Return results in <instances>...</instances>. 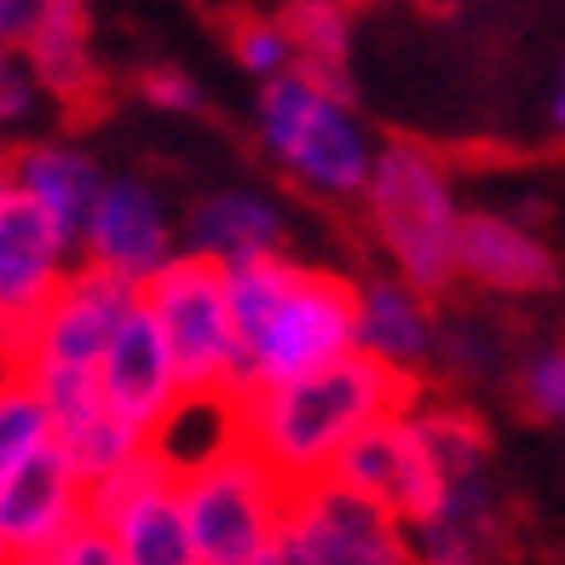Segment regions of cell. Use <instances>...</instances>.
<instances>
[{
    "label": "cell",
    "mask_w": 565,
    "mask_h": 565,
    "mask_svg": "<svg viewBox=\"0 0 565 565\" xmlns=\"http://www.w3.org/2000/svg\"><path fill=\"white\" fill-rule=\"evenodd\" d=\"M502 364V329L484 318H456L439 329V370L456 381H491Z\"/></svg>",
    "instance_id": "cell-24"
},
{
    "label": "cell",
    "mask_w": 565,
    "mask_h": 565,
    "mask_svg": "<svg viewBox=\"0 0 565 565\" xmlns=\"http://www.w3.org/2000/svg\"><path fill=\"white\" fill-rule=\"evenodd\" d=\"M87 520L116 543L121 565H202L185 508L173 497V461L157 445L87 484Z\"/></svg>",
    "instance_id": "cell-8"
},
{
    "label": "cell",
    "mask_w": 565,
    "mask_h": 565,
    "mask_svg": "<svg viewBox=\"0 0 565 565\" xmlns=\"http://www.w3.org/2000/svg\"><path fill=\"white\" fill-rule=\"evenodd\" d=\"M282 30L295 46V70L352 93V7L347 0H282Z\"/></svg>",
    "instance_id": "cell-22"
},
{
    "label": "cell",
    "mask_w": 565,
    "mask_h": 565,
    "mask_svg": "<svg viewBox=\"0 0 565 565\" xmlns=\"http://www.w3.org/2000/svg\"><path fill=\"white\" fill-rule=\"evenodd\" d=\"M98 393H105V409L145 445H162L168 427L191 409V393L179 381V364L162 341L157 318L139 312L121 323V335L110 341V352L98 358Z\"/></svg>",
    "instance_id": "cell-12"
},
{
    "label": "cell",
    "mask_w": 565,
    "mask_h": 565,
    "mask_svg": "<svg viewBox=\"0 0 565 565\" xmlns=\"http://www.w3.org/2000/svg\"><path fill=\"white\" fill-rule=\"evenodd\" d=\"M82 525H87V479L70 468L58 445L41 450L30 468H18L0 484V536H7L18 565L41 559Z\"/></svg>",
    "instance_id": "cell-17"
},
{
    "label": "cell",
    "mask_w": 565,
    "mask_h": 565,
    "mask_svg": "<svg viewBox=\"0 0 565 565\" xmlns=\"http://www.w3.org/2000/svg\"><path fill=\"white\" fill-rule=\"evenodd\" d=\"M0 565H18V559H12V548H7V536H0Z\"/></svg>",
    "instance_id": "cell-33"
},
{
    "label": "cell",
    "mask_w": 565,
    "mask_h": 565,
    "mask_svg": "<svg viewBox=\"0 0 565 565\" xmlns=\"http://www.w3.org/2000/svg\"><path fill=\"white\" fill-rule=\"evenodd\" d=\"M41 23V0H0V41L23 46Z\"/></svg>",
    "instance_id": "cell-30"
},
{
    "label": "cell",
    "mask_w": 565,
    "mask_h": 565,
    "mask_svg": "<svg viewBox=\"0 0 565 565\" xmlns=\"http://www.w3.org/2000/svg\"><path fill=\"white\" fill-rule=\"evenodd\" d=\"M30 565H121V554H116L110 536L87 520L82 531H70L58 548H46V554H41V559H30Z\"/></svg>",
    "instance_id": "cell-29"
},
{
    "label": "cell",
    "mask_w": 565,
    "mask_h": 565,
    "mask_svg": "<svg viewBox=\"0 0 565 565\" xmlns=\"http://www.w3.org/2000/svg\"><path fill=\"white\" fill-rule=\"evenodd\" d=\"M75 254H82V266L145 289L150 277L179 260V220L150 179H110L87 225L75 231Z\"/></svg>",
    "instance_id": "cell-9"
},
{
    "label": "cell",
    "mask_w": 565,
    "mask_h": 565,
    "mask_svg": "<svg viewBox=\"0 0 565 565\" xmlns=\"http://www.w3.org/2000/svg\"><path fill=\"white\" fill-rule=\"evenodd\" d=\"M404 416L416 422L427 456L439 461L445 484H468V479H491V427L479 422V409L445 393H409Z\"/></svg>",
    "instance_id": "cell-21"
},
{
    "label": "cell",
    "mask_w": 565,
    "mask_h": 565,
    "mask_svg": "<svg viewBox=\"0 0 565 565\" xmlns=\"http://www.w3.org/2000/svg\"><path fill=\"white\" fill-rule=\"evenodd\" d=\"M439 300L398 282L393 271L358 277V358H370L387 375L422 387L427 370H439Z\"/></svg>",
    "instance_id": "cell-14"
},
{
    "label": "cell",
    "mask_w": 565,
    "mask_h": 565,
    "mask_svg": "<svg viewBox=\"0 0 565 565\" xmlns=\"http://www.w3.org/2000/svg\"><path fill=\"white\" fill-rule=\"evenodd\" d=\"M35 105H41V82H35L30 58H23V46H7V41H0V127L30 121Z\"/></svg>",
    "instance_id": "cell-27"
},
{
    "label": "cell",
    "mask_w": 565,
    "mask_h": 565,
    "mask_svg": "<svg viewBox=\"0 0 565 565\" xmlns=\"http://www.w3.org/2000/svg\"><path fill=\"white\" fill-rule=\"evenodd\" d=\"M231 58H237L254 82H282L295 70V46H289V30L282 18H237L231 23Z\"/></svg>",
    "instance_id": "cell-26"
},
{
    "label": "cell",
    "mask_w": 565,
    "mask_h": 565,
    "mask_svg": "<svg viewBox=\"0 0 565 565\" xmlns=\"http://www.w3.org/2000/svg\"><path fill=\"white\" fill-rule=\"evenodd\" d=\"M110 185L105 162L93 157L87 145H70V139H30L12 150V191L41 209L53 225H64L70 237L87 225L98 191Z\"/></svg>",
    "instance_id": "cell-18"
},
{
    "label": "cell",
    "mask_w": 565,
    "mask_h": 565,
    "mask_svg": "<svg viewBox=\"0 0 565 565\" xmlns=\"http://www.w3.org/2000/svg\"><path fill=\"white\" fill-rule=\"evenodd\" d=\"M179 254H196L220 271H237L254 260L289 254V214L282 202L254 185H220L202 191L185 220H179Z\"/></svg>",
    "instance_id": "cell-15"
},
{
    "label": "cell",
    "mask_w": 565,
    "mask_h": 565,
    "mask_svg": "<svg viewBox=\"0 0 565 565\" xmlns=\"http://www.w3.org/2000/svg\"><path fill=\"white\" fill-rule=\"evenodd\" d=\"M282 565H416L409 525L393 520L370 497L347 491L341 479H318L289 491L282 513Z\"/></svg>",
    "instance_id": "cell-7"
},
{
    "label": "cell",
    "mask_w": 565,
    "mask_h": 565,
    "mask_svg": "<svg viewBox=\"0 0 565 565\" xmlns=\"http://www.w3.org/2000/svg\"><path fill=\"white\" fill-rule=\"evenodd\" d=\"M173 497L185 508L202 565H260L282 543L289 484L237 433L225 445L202 450L196 461H185V468H173Z\"/></svg>",
    "instance_id": "cell-5"
},
{
    "label": "cell",
    "mask_w": 565,
    "mask_h": 565,
    "mask_svg": "<svg viewBox=\"0 0 565 565\" xmlns=\"http://www.w3.org/2000/svg\"><path fill=\"white\" fill-rule=\"evenodd\" d=\"M243 335V393L289 387L358 352V277L300 254L225 271Z\"/></svg>",
    "instance_id": "cell-2"
},
{
    "label": "cell",
    "mask_w": 565,
    "mask_h": 565,
    "mask_svg": "<svg viewBox=\"0 0 565 565\" xmlns=\"http://www.w3.org/2000/svg\"><path fill=\"white\" fill-rule=\"evenodd\" d=\"M41 93L53 98H87L98 87V58H93V23L87 0H41V23L23 41Z\"/></svg>",
    "instance_id": "cell-20"
},
{
    "label": "cell",
    "mask_w": 565,
    "mask_h": 565,
    "mask_svg": "<svg viewBox=\"0 0 565 565\" xmlns=\"http://www.w3.org/2000/svg\"><path fill=\"white\" fill-rule=\"evenodd\" d=\"M18 191H12V150H0V209H7Z\"/></svg>",
    "instance_id": "cell-32"
},
{
    "label": "cell",
    "mask_w": 565,
    "mask_h": 565,
    "mask_svg": "<svg viewBox=\"0 0 565 565\" xmlns=\"http://www.w3.org/2000/svg\"><path fill=\"white\" fill-rule=\"evenodd\" d=\"M456 282H473L484 295H548L559 282V254L536 225L502 209H473L456 237Z\"/></svg>",
    "instance_id": "cell-16"
},
{
    "label": "cell",
    "mask_w": 565,
    "mask_h": 565,
    "mask_svg": "<svg viewBox=\"0 0 565 565\" xmlns=\"http://www.w3.org/2000/svg\"><path fill=\"white\" fill-rule=\"evenodd\" d=\"M513 398H520L536 422H565V341L531 347L513 364Z\"/></svg>",
    "instance_id": "cell-25"
},
{
    "label": "cell",
    "mask_w": 565,
    "mask_h": 565,
    "mask_svg": "<svg viewBox=\"0 0 565 565\" xmlns=\"http://www.w3.org/2000/svg\"><path fill=\"white\" fill-rule=\"evenodd\" d=\"M139 312V289L121 282L110 271L75 266V277L53 295V306L35 318V329L18 341L12 364L18 370H98V358L110 352V341L121 335V323Z\"/></svg>",
    "instance_id": "cell-11"
},
{
    "label": "cell",
    "mask_w": 565,
    "mask_h": 565,
    "mask_svg": "<svg viewBox=\"0 0 565 565\" xmlns=\"http://www.w3.org/2000/svg\"><path fill=\"white\" fill-rule=\"evenodd\" d=\"M335 479L347 484V491L370 497L375 508H387L393 520H404L409 531H416L422 520H433V513L445 508V497H450L439 461L427 456L422 433H416V422H409L404 409L387 416V422H375L364 439L341 456Z\"/></svg>",
    "instance_id": "cell-13"
},
{
    "label": "cell",
    "mask_w": 565,
    "mask_h": 565,
    "mask_svg": "<svg viewBox=\"0 0 565 565\" xmlns=\"http://www.w3.org/2000/svg\"><path fill=\"white\" fill-rule=\"evenodd\" d=\"M409 381L387 375L370 358H341L306 381L289 387H266V393H243L231 404V433L266 461V468L300 491V484L335 479L341 456L364 439L375 422L398 416L409 404Z\"/></svg>",
    "instance_id": "cell-1"
},
{
    "label": "cell",
    "mask_w": 565,
    "mask_h": 565,
    "mask_svg": "<svg viewBox=\"0 0 565 565\" xmlns=\"http://www.w3.org/2000/svg\"><path fill=\"white\" fill-rule=\"evenodd\" d=\"M364 225L375 248L387 254V271L409 289L439 300L456 282V237H461V209L456 173L433 145L422 139H387L375 157V173L364 185Z\"/></svg>",
    "instance_id": "cell-3"
},
{
    "label": "cell",
    "mask_w": 565,
    "mask_h": 565,
    "mask_svg": "<svg viewBox=\"0 0 565 565\" xmlns=\"http://www.w3.org/2000/svg\"><path fill=\"white\" fill-rule=\"evenodd\" d=\"M427 7H445V0H427Z\"/></svg>",
    "instance_id": "cell-34"
},
{
    "label": "cell",
    "mask_w": 565,
    "mask_h": 565,
    "mask_svg": "<svg viewBox=\"0 0 565 565\" xmlns=\"http://www.w3.org/2000/svg\"><path fill=\"white\" fill-rule=\"evenodd\" d=\"M416 565H502V497L491 479L450 484L445 508L409 531Z\"/></svg>",
    "instance_id": "cell-19"
},
{
    "label": "cell",
    "mask_w": 565,
    "mask_h": 565,
    "mask_svg": "<svg viewBox=\"0 0 565 565\" xmlns=\"http://www.w3.org/2000/svg\"><path fill=\"white\" fill-rule=\"evenodd\" d=\"M139 98L150 110H168V116H196L202 110V87L191 82L179 64H157L139 75Z\"/></svg>",
    "instance_id": "cell-28"
},
{
    "label": "cell",
    "mask_w": 565,
    "mask_h": 565,
    "mask_svg": "<svg viewBox=\"0 0 565 565\" xmlns=\"http://www.w3.org/2000/svg\"><path fill=\"white\" fill-rule=\"evenodd\" d=\"M139 300L157 318L191 404H225V409L237 404L243 398V335H237V312H231L225 271L196 260V254H179L168 271L145 282Z\"/></svg>",
    "instance_id": "cell-6"
},
{
    "label": "cell",
    "mask_w": 565,
    "mask_h": 565,
    "mask_svg": "<svg viewBox=\"0 0 565 565\" xmlns=\"http://www.w3.org/2000/svg\"><path fill=\"white\" fill-rule=\"evenodd\" d=\"M548 116H554V127L565 134V64H559V82H554V98H548Z\"/></svg>",
    "instance_id": "cell-31"
},
{
    "label": "cell",
    "mask_w": 565,
    "mask_h": 565,
    "mask_svg": "<svg viewBox=\"0 0 565 565\" xmlns=\"http://www.w3.org/2000/svg\"><path fill=\"white\" fill-rule=\"evenodd\" d=\"M53 416L35 393V381L18 364H0V484L18 468H30L41 450H53Z\"/></svg>",
    "instance_id": "cell-23"
},
{
    "label": "cell",
    "mask_w": 565,
    "mask_h": 565,
    "mask_svg": "<svg viewBox=\"0 0 565 565\" xmlns=\"http://www.w3.org/2000/svg\"><path fill=\"white\" fill-rule=\"evenodd\" d=\"M254 134H260V150L277 162V173L295 179L306 196L364 202L381 139L358 116L347 87L289 70L282 82H266L260 98H254Z\"/></svg>",
    "instance_id": "cell-4"
},
{
    "label": "cell",
    "mask_w": 565,
    "mask_h": 565,
    "mask_svg": "<svg viewBox=\"0 0 565 565\" xmlns=\"http://www.w3.org/2000/svg\"><path fill=\"white\" fill-rule=\"evenodd\" d=\"M75 266H82V254L64 225H53L23 196L0 209V364H12L18 341L75 277Z\"/></svg>",
    "instance_id": "cell-10"
}]
</instances>
